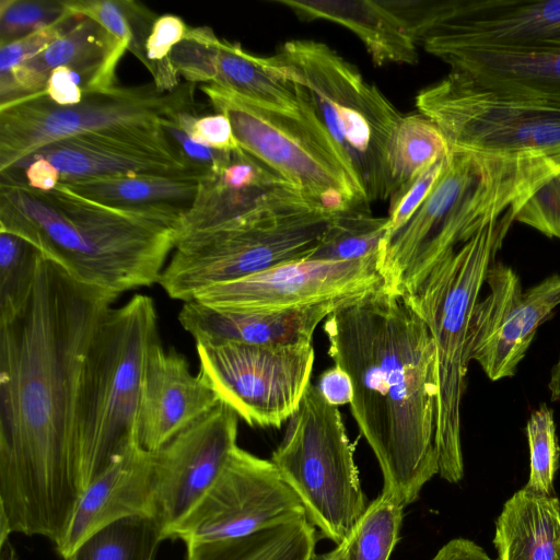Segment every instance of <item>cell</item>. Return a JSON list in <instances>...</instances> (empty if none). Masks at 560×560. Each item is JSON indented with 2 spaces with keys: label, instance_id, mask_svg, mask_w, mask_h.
Masks as SVG:
<instances>
[{
  "label": "cell",
  "instance_id": "obj_1",
  "mask_svg": "<svg viewBox=\"0 0 560 560\" xmlns=\"http://www.w3.org/2000/svg\"><path fill=\"white\" fill-rule=\"evenodd\" d=\"M116 295L43 256L21 311L0 323V526L57 546L81 492L74 423L93 334Z\"/></svg>",
  "mask_w": 560,
  "mask_h": 560
},
{
  "label": "cell",
  "instance_id": "obj_2",
  "mask_svg": "<svg viewBox=\"0 0 560 560\" xmlns=\"http://www.w3.org/2000/svg\"><path fill=\"white\" fill-rule=\"evenodd\" d=\"M328 355L350 376L351 413L375 455L383 492L405 506L439 474L438 375L430 331L406 299L381 289L324 323Z\"/></svg>",
  "mask_w": 560,
  "mask_h": 560
},
{
  "label": "cell",
  "instance_id": "obj_3",
  "mask_svg": "<svg viewBox=\"0 0 560 560\" xmlns=\"http://www.w3.org/2000/svg\"><path fill=\"white\" fill-rule=\"evenodd\" d=\"M179 221L119 209L63 185L43 191L1 176L0 231L34 245L80 283L119 294L159 282Z\"/></svg>",
  "mask_w": 560,
  "mask_h": 560
},
{
  "label": "cell",
  "instance_id": "obj_4",
  "mask_svg": "<svg viewBox=\"0 0 560 560\" xmlns=\"http://www.w3.org/2000/svg\"><path fill=\"white\" fill-rule=\"evenodd\" d=\"M560 164L534 155L451 148L446 164L412 217L384 237L377 268L383 289L404 295L446 254L511 210H518Z\"/></svg>",
  "mask_w": 560,
  "mask_h": 560
},
{
  "label": "cell",
  "instance_id": "obj_5",
  "mask_svg": "<svg viewBox=\"0 0 560 560\" xmlns=\"http://www.w3.org/2000/svg\"><path fill=\"white\" fill-rule=\"evenodd\" d=\"M159 339L156 308L144 294L110 307L93 334L82 365L74 423L81 495L116 457L139 444L144 370Z\"/></svg>",
  "mask_w": 560,
  "mask_h": 560
},
{
  "label": "cell",
  "instance_id": "obj_6",
  "mask_svg": "<svg viewBox=\"0 0 560 560\" xmlns=\"http://www.w3.org/2000/svg\"><path fill=\"white\" fill-rule=\"evenodd\" d=\"M267 63L293 84L364 190L366 202L390 199L388 145L400 112L359 69L324 43L284 42Z\"/></svg>",
  "mask_w": 560,
  "mask_h": 560
},
{
  "label": "cell",
  "instance_id": "obj_7",
  "mask_svg": "<svg viewBox=\"0 0 560 560\" xmlns=\"http://www.w3.org/2000/svg\"><path fill=\"white\" fill-rule=\"evenodd\" d=\"M335 213L290 186L247 215L177 240L158 284L188 302L207 288L308 259Z\"/></svg>",
  "mask_w": 560,
  "mask_h": 560
},
{
  "label": "cell",
  "instance_id": "obj_8",
  "mask_svg": "<svg viewBox=\"0 0 560 560\" xmlns=\"http://www.w3.org/2000/svg\"><path fill=\"white\" fill-rule=\"evenodd\" d=\"M511 210L446 254L413 290L404 294L428 327L436 355L435 446L439 475L455 483L464 476L460 406L466 389V346L475 305L490 266L515 221Z\"/></svg>",
  "mask_w": 560,
  "mask_h": 560
},
{
  "label": "cell",
  "instance_id": "obj_9",
  "mask_svg": "<svg viewBox=\"0 0 560 560\" xmlns=\"http://www.w3.org/2000/svg\"><path fill=\"white\" fill-rule=\"evenodd\" d=\"M270 460L319 534L340 544L366 509L354 445L336 406L307 386Z\"/></svg>",
  "mask_w": 560,
  "mask_h": 560
},
{
  "label": "cell",
  "instance_id": "obj_10",
  "mask_svg": "<svg viewBox=\"0 0 560 560\" xmlns=\"http://www.w3.org/2000/svg\"><path fill=\"white\" fill-rule=\"evenodd\" d=\"M217 113L225 115L243 151L329 211L369 207L349 170L315 115L298 102L299 115L271 110L226 90L202 84Z\"/></svg>",
  "mask_w": 560,
  "mask_h": 560
},
{
  "label": "cell",
  "instance_id": "obj_11",
  "mask_svg": "<svg viewBox=\"0 0 560 560\" xmlns=\"http://www.w3.org/2000/svg\"><path fill=\"white\" fill-rule=\"evenodd\" d=\"M194 109V83L172 92L152 85L86 92L81 103L58 106L43 93L0 107V173L45 147L69 138L161 126L172 113Z\"/></svg>",
  "mask_w": 560,
  "mask_h": 560
},
{
  "label": "cell",
  "instance_id": "obj_12",
  "mask_svg": "<svg viewBox=\"0 0 560 560\" xmlns=\"http://www.w3.org/2000/svg\"><path fill=\"white\" fill-rule=\"evenodd\" d=\"M416 106L451 148L534 155L560 164L558 105L499 95L450 72L421 90Z\"/></svg>",
  "mask_w": 560,
  "mask_h": 560
},
{
  "label": "cell",
  "instance_id": "obj_13",
  "mask_svg": "<svg viewBox=\"0 0 560 560\" xmlns=\"http://www.w3.org/2000/svg\"><path fill=\"white\" fill-rule=\"evenodd\" d=\"M427 52L441 48L560 50V0H392Z\"/></svg>",
  "mask_w": 560,
  "mask_h": 560
},
{
  "label": "cell",
  "instance_id": "obj_14",
  "mask_svg": "<svg viewBox=\"0 0 560 560\" xmlns=\"http://www.w3.org/2000/svg\"><path fill=\"white\" fill-rule=\"evenodd\" d=\"M199 374L249 425L280 428L311 384L312 343L196 346Z\"/></svg>",
  "mask_w": 560,
  "mask_h": 560
},
{
  "label": "cell",
  "instance_id": "obj_15",
  "mask_svg": "<svg viewBox=\"0 0 560 560\" xmlns=\"http://www.w3.org/2000/svg\"><path fill=\"white\" fill-rule=\"evenodd\" d=\"M301 516L305 510L275 464L236 445L213 485L167 539L189 544L235 538Z\"/></svg>",
  "mask_w": 560,
  "mask_h": 560
},
{
  "label": "cell",
  "instance_id": "obj_16",
  "mask_svg": "<svg viewBox=\"0 0 560 560\" xmlns=\"http://www.w3.org/2000/svg\"><path fill=\"white\" fill-rule=\"evenodd\" d=\"M489 293L475 305L466 361H476L491 381L515 375L538 327L560 305V276L523 292L516 272L493 262L486 276Z\"/></svg>",
  "mask_w": 560,
  "mask_h": 560
},
{
  "label": "cell",
  "instance_id": "obj_17",
  "mask_svg": "<svg viewBox=\"0 0 560 560\" xmlns=\"http://www.w3.org/2000/svg\"><path fill=\"white\" fill-rule=\"evenodd\" d=\"M377 260L378 254L349 261H291L207 288L194 300L217 308L266 311L355 301L383 289Z\"/></svg>",
  "mask_w": 560,
  "mask_h": 560
},
{
  "label": "cell",
  "instance_id": "obj_18",
  "mask_svg": "<svg viewBox=\"0 0 560 560\" xmlns=\"http://www.w3.org/2000/svg\"><path fill=\"white\" fill-rule=\"evenodd\" d=\"M238 416L220 401L153 452L155 518L165 539L213 485L235 448Z\"/></svg>",
  "mask_w": 560,
  "mask_h": 560
},
{
  "label": "cell",
  "instance_id": "obj_19",
  "mask_svg": "<svg viewBox=\"0 0 560 560\" xmlns=\"http://www.w3.org/2000/svg\"><path fill=\"white\" fill-rule=\"evenodd\" d=\"M31 158L48 160L58 170L60 184L129 175L198 177L176 153L162 126L69 138L45 147Z\"/></svg>",
  "mask_w": 560,
  "mask_h": 560
},
{
  "label": "cell",
  "instance_id": "obj_20",
  "mask_svg": "<svg viewBox=\"0 0 560 560\" xmlns=\"http://www.w3.org/2000/svg\"><path fill=\"white\" fill-rule=\"evenodd\" d=\"M171 61L189 83L212 84L258 106L300 114L293 84L275 72L265 57L220 39L208 26L189 27Z\"/></svg>",
  "mask_w": 560,
  "mask_h": 560
},
{
  "label": "cell",
  "instance_id": "obj_21",
  "mask_svg": "<svg viewBox=\"0 0 560 560\" xmlns=\"http://www.w3.org/2000/svg\"><path fill=\"white\" fill-rule=\"evenodd\" d=\"M214 390L198 373L191 374L185 355L165 351L160 339L152 346L143 376L138 441L156 452L218 404Z\"/></svg>",
  "mask_w": 560,
  "mask_h": 560
},
{
  "label": "cell",
  "instance_id": "obj_22",
  "mask_svg": "<svg viewBox=\"0 0 560 560\" xmlns=\"http://www.w3.org/2000/svg\"><path fill=\"white\" fill-rule=\"evenodd\" d=\"M127 48L95 21L75 23L45 50L0 75V107L43 93L49 74L66 66L81 74L84 93L116 88L115 71Z\"/></svg>",
  "mask_w": 560,
  "mask_h": 560
},
{
  "label": "cell",
  "instance_id": "obj_23",
  "mask_svg": "<svg viewBox=\"0 0 560 560\" xmlns=\"http://www.w3.org/2000/svg\"><path fill=\"white\" fill-rule=\"evenodd\" d=\"M357 301V300H355ZM334 301L288 310H225L196 300L184 302L178 320L196 346L241 343L293 346L312 343L317 325L340 306Z\"/></svg>",
  "mask_w": 560,
  "mask_h": 560
},
{
  "label": "cell",
  "instance_id": "obj_24",
  "mask_svg": "<svg viewBox=\"0 0 560 560\" xmlns=\"http://www.w3.org/2000/svg\"><path fill=\"white\" fill-rule=\"evenodd\" d=\"M155 517L153 452L136 444L116 457L80 497L67 532L56 546L67 560L98 529L125 517Z\"/></svg>",
  "mask_w": 560,
  "mask_h": 560
},
{
  "label": "cell",
  "instance_id": "obj_25",
  "mask_svg": "<svg viewBox=\"0 0 560 560\" xmlns=\"http://www.w3.org/2000/svg\"><path fill=\"white\" fill-rule=\"evenodd\" d=\"M450 72L495 94L560 106V50L441 48Z\"/></svg>",
  "mask_w": 560,
  "mask_h": 560
},
{
  "label": "cell",
  "instance_id": "obj_26",
  "mask_svg": "<svg viewBox=\"0 0 560 560\" xmlns=\"http://www.w3.org/2000/svg\"><path fill=\"white\" fill-rule=\"evenodd\" d=\"M290 186L294 185L254 156L236 151L219 173L199 179L195 201L180 220L176 241L247 215Z\"/></svg>",
  "mask_w": 560,
  "mask_h": 560
},
{
  "label": "cell",
  "instance_id": "obj_27",
  "mask_svg": "<svg viewBox=\"0 0 560 560\" xmlns=\"http://www.w3.org/2000/svg\"><path fill=\"white\" fill-rule=\"evenodd\" d=\"M287 7L303 21L323 20L337 23L354 33L373 62L416 65L418 45L400 15L388 0H272Z\"/></svg>",
  "mask_w": 560,
  "mask_h": 560
},
{
  "label": "cell",
  "instance_id": "obj_28",
  "mask_svg": "<svg viewBox=\"0 0 560 560\" xmlns=\"http://www.w3.org/2000/svg\"><path fill=\"white\" fill-rule=\"evenodd\" d=\"M493 545L499 560H560V501L525 488L503 505Z\"/></svg>",
  "mask_w": 560,
  "mask_h": 560
},
{
  "label": "cell",
  "instance_id": "obj_29",
  "mask_svg": "<svg viewBox=\"0 0 560 560\" xmlns=\"http://www.w3.org/2000/svg\"><path fill=\"white\" fill-rule=\"evenodd\" d=\"M199 178L188 174L129 175L61 184L106 206L177 220L191 208Z\"/></svg>",
  "mask_w": 560,
  "mask_h": 560
},
{
  "label": "cell",
  "instance_id": "obj_30",
  "mask_svg": "<svg viewBox=\"0 0 560 560\" xmlns=\"http://www.w3.org/2000/svg\"><path fill=\"white\" fill-rule=\"evenodd\" d=\"M316 534L301 516L241 537L186 544V560H310Z\"/></svg>",
  "mask_w": 560,
  "mask_h": 560
},
{
  "label": "cell",
  "instance_id": "obj_31",
  "mask_svg": "<svg viewBox=\"0 0 560 560\" xmlns=\"http://www.w3.org/2000/svg\"><path fill=\"white\" fill-rule=\"evenodd\" d=\"M450 151L445 136L428 117L422 114L402 116L388 145L394 195L405 190Z\"/></svg>",
  "mask_w": 560,
  "mask_h": 560
},
{
  "label": "cell",
  "instance_id": "obj_32",
  "mask_svg": "<svg viewBox=\"0 0 560 560\" xmlns=\"http://www.w3.org/2000/svg\"><path fill=\"white\" fill-rule=\"evenodd\" d=\"M163 540V527L154 516H129L92 534L67 560H154Z\"/></svg>",
  "mask_w": 560,
  "mask_h": 560
},
{
  "label": "cell",
  "instance_id": "obj_33",
  "mask_svg": "<svg viewBox=\"0 0 560 560\" xmlns=\"http://www.w3.org/2000/svg\"><path fill=\"white\" fill-rule=\"evenodd\" d=\"M387 225L388 218L374 215L369 207L337 211L308 259L349 261L377 255Z\"/></svg>",
  "mask_w": 560,
  "mask_h": 560
},
{
  "label": "cell",
  "instance_id": "obj_34",
  "mask_svg": "<svg viewBox=\"0 0 560 560\" xmlns=\"http://www.w3.org/2000/svg\"><path fill=\"white\" fill-rule=\"evenodd\" d=\"M404 508L383 491L366 505L346 537L348 560H389L398 540Z\"/></svg>",
  "mask_w": 560,
  "mask_h": 560
},
{
  "label": "cell",
  "instance_id": "obj_35",
  "mask_svg": "<svg viewBox=\"0 0 560 560\" xmlns=\"http://www.w3.org/2000/svg\"><path fill=\"white\" fill-rule=\"evenodd\" d=\"M42 258L26 240L0 231V323L12 319L26 303Z\"/></svg>",
  "mask_w": 560,
  "mask_h": 560
},
{
  "label": "cell",
  "instance_id": "obj_36",
  "mask_svg": "<svg viewBox=\"0 0 560 560\" xmlns=\"http://www.w3.org/2000/svg\"><path fill=\"white\" fill-rule=\"evenodd\" d=\"M526 435L529 446V478L524 488L541 494H553L560 447L553 413L546 404L532 412L526 424Z\"/></svg>",
  "mask_w": 560,
  "mask_h": 560
},
{
  "label": "cell",
  "instance_id": "obj_37",
  "mask_svg": "<svg viewBox=\"0 0 560 560\" xmlns=\"http://www.w3.org/2000/svg\"><path fill=\"white\" fill-rule=\"evenodd\" d=\"M188 26L174 14L156 16L143 46L142 63L153 77L160 92H172L179 86L178 74L171 61L173 49L185 37Z\"/></svg>",
  "mask_w": 560,
  "mask_h": 560
},
{
  "label": "cell",
  "instance_id": "obj_38",
  "mask_svg": "<svg viewBox=\"0 0 560 560\" xmlns=\"http://www.w3.org/2000/svg\"><path fill=\"white\" fill-rule=\"evenodd\" d=\"M68 13L59 0H1L0 44L47 27Z\"/></svg>",
  "mask_w": 560,
  "mask_h": 560
},
{
  "label": "cell",
  "instance_id": "obj_39",
  "mask_svg": "<svg viewBox=\"0 0 560 560\" xmlns=\"http://www.w3.org/2000/svg\"><path fill=\"white\" fill-rule=\"evenodd\" d=\"M176 113L161 119V126L176 153L199 179L219 173L231 162L234 152L219 151L195 141L177 121Z\"/></svg>",
  "mask_w": 560,
  "mask_h": 560
},
{
  "label": "cell",
  "instance_id": "obj_40",
  "mask_svg": "<svg viewBox=\"0 0 560 560\" xmlns=\"http://www.w3.org/2000/svg\"><path fill=\"white\" fill-rule=\"evenodd\" d=\"M515 221L560 238V173L540 186L518 209Z\"/></svg>",
  "mask_w": 560,
  "mask_h": 560
},
{
  "label": "cell",
  "instance_id": "obj_41",
  "mask_svg": "<svg viewBox=\"0 0 560 560\" xmlns=\"http://www.w3.org/2000/svg\"><path fill=\"white\" fill-rule=\"evenodd\" d=\"M78 19L79 15L68 13L47 27L0 44V75L8 74L18 66L40 54L67 32Z\"/></svg>",
  "mask_w": 560,
  "mask_h": 560
},
{
  "label": "cell",
  "instance_id": "obj_42",
  "mask_svg": "<svg viewBox=\"0 0 560 560\" xmlns=\"http://www.w3.org/2000/svg\"><path fill=\"white\" fill-rule=\"evenodd\" d=\"M179 125L197 142L224 152L242 150L238 145L229 118L220 113L197 117L194 109L177 112Z\"/></svg>",
  "mask_w": 560,
  "mask_h": 560
},
{
  "label": "cell",
  "instance_id": "obj_43",
  "mask_svg": "<svg viewBox=\"0 0 560 560\" xmlns=\"http://www.w3.org/2000/svg\"><path fill=\"white\" fill-rule=\"evenodd\" d=\"M447 156L434 163L405 190L392 196L385 237L400 229L421 206L439 179L446 164Z\"/></svg>",
  "mask_w": 560,
  "mask_h": 560
},
{
  "label": "cell",
  "instance_id": "obj_44",
  "mask_svg": "<svg viewBox=\"0 0 560 560\" xmlns=\"http://www.w3.org/2000/svg\"><path fill=\"white\" fill-rule=\"evenodd\" d=\"M84 80L70 67H59L48 77L44 94L58 106H73L82 102Z\"/></svg>",
  "mask_w": 560,
  "mask_h": 560
},
{
  "label": "cell",
  "instance_id": "obj_45",
  "mask_svg": "<svg viewBox=\"0 0 560 560\" xmlns=\"http://www.w3.org/2000/svg\"><path fill=\"white\" fill-rule=\"evenodd\" d=\"M10 171H22V176L1 173L0 175L22 180L31 188L37 190H52L61 182L58 170L44 158H31Z\"/></svg>",
  "mask_w": 560,
  "mask_h": 560
},
{
  "label": "cell",
  "instance_id": "obj_46",
  "mask_svg": "<svg viewBox=\"0 0 560 560\" xmlns=\"http://www.w3.org/2000/svg\"><path fill=\"white\" fill-rule=\"evenodd\" d=\"M317 389L323 398L332 406L351 404L352 384L350 376L339 365L324 371L317 383Z\"/></svg>",
  "mask_w": 560,
  "mask_h": 560
},
{
  "label": "cell",
  "instance_id": "obj_47",
  "mask_svg": "<svg viewBox=\"0 0 560 560\" xmlns=\"http://www.w3.org/2000/svg\"><path fill=\"white\" fill-rule=\"evenodd\" d=\"M431 560H493L476 542L455 538L446 542Z\"/></svg>",
  "mask_w": 560,
  "mask_h": 560
},
{
  "label": "cell",
  "instance_id": "obj_48",
  "mask_svg": "<svg viewBox=\"0 0 560 560\" xmlns=\"http://www.w3.org/2000/svg\"><path fill=\"white\" fill-rule=\"evenodd\" d=\"M347 551L348 542L345 538L332 550L320 555L314 553L310 560H348Z\"/></svg>",
  "mask_w": 560,
  "mask_h": 560
},
{
  "label": "cell",
  "instance_id": "obj_49",
  "mask_svg": "<svg viewBox=\"0 0 560 560\" xmlns=\"http://www.w3.org/2000/svg\"><path fill=\"white\" fill-rule=\"evenodd\" d=\"M10 535L11 533L8 529L0 526V560H19L18 553L10 541Z\"/></svg>",
  "mask_w": 560,
  "mask_h": 560
},
{
  "label": "cell",
  "instance_id": "obj_50",
  "mask_svg": "<svg viewBox=\"0 0 560 560\" xmlns=\"http://www.w3.org/2000/svg\"><path fill=\"white\" fill-rule=\"evenodd\" d=\"M552 400H560V357L551 370L548 384Z\"/></svg>",
  "mask_w": 560,
  "mask_h": 560
}]
</instances>
